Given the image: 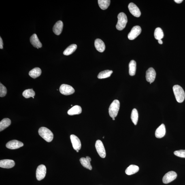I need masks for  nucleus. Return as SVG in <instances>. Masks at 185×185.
<instances>
[{"label": "nucleus", "instance_id": "nucleus-1", "mask_svg": "<svg viewBox=\"0 0 185 185\" xmlns=\"http://www.w3.org/2000/svg\"><path fill=\"white\" fill-rule=\"evenodd\" d=\"M38 132L39 135L47 142H51L53 139V134L48 128L41 127L39 128Z\"/></svg>", "mask_w": 185, "mask_h": 185}, {"label": "nucleus", "instance_id": "nucleus-2", "mask_svg": "<svg viewBox=\"0 0 185 185\" xmlns=\"http://www.w3.org/2000/svg\"><path fill=\"white\" fill-rule=\"evenodd\" d=\"M173 90L177 101L179 103H182L185 97V94L182 87L176 85L173 86Z\"/></svg>", "mask_w": 185, "mask_h": 185}, {"label": "nucleus", "instance_id": "nucleus-3", "mask_svg": "<svg viewBox=\"0 0 185 185\" xmlns=\"http://www.w3.org/2000/svg\"><path fill=\"white\" fill-rule=\"evenodd\" d=\"M120 106V102L118 100H115L111 103L109 108V114L111 118H115L117 116Z\"/></svg>", "mask_w": 185, "mask_h": 185}, {"label": "nucleus", "instance_id": "nucleus-4", "mask_svg": "<svg viewBox=\"0 0 185 185\" xmlns=\"http://www.w3.org/2000/svg\"><path fill=\"white\" fill-rule=\"evenodd\" d=\"M118 21L116 26L117 29L121 31L125 28L128 22L126 15L124 12H120L118 16Z\"/></svg>", "mask_w": 185, "mask_h": 185}, {"label": "nucleus", "instance_id": "nucleus-5", "mask_svg": "<svg viewBox=\"0 0 185 185\" xmlns=\"http://www.w3.org/2000/svg\"><path fill=\"white\" fill-rule=\"evenodd\" d=\"M60 93L65 95H71L74 93L75 89L72 86L66 84H63L59 88Z\"/></svg>", "mask_w": 185, "mask_h": 185}, {"label": "nucleus", "instance_id": "nucleus-6", "mask_svg": "<svg viewBox=\"0 0 185 185\" xmlns=\"http://www.w3.org/2000/svg\"><path fill=\"white\" fill-rule=\"evenodd\" d=\"M95 148L98 154L102 158H105L106 156V152L101 141L97 140L95 143Z\"/></svg>", "mask_w": 185, "mask_h": 185}, {"label": "nucleus", "instance_id": "nucleus-7", "mask_svg": "<svg viewBox=\"0 0 185 185\" xmlns=\"http://www.w3.org/2000/svg\"><path fill=\"white\" fill-rule=\"evenodd\" d=\"M46 168L44 165H41L38 167L36 171V177L38 180L44 179L46 175Z\"/></svg>", "mask_w": 185, "mask_h": 185}, {"label": "nucleus", "instance_id": "nucleus-8", "mask_svg": "<svg viewBox=\"0 0 185 185\" xmlns=\"http://www.w3.org/2000/svg\"><path fill=\"white\" fill-rule=\"evenodd\" d=\"M142 31L141 28L139 26H135L132 28L131 31L128 34V38L130 40H133L140 35Z\"/></svg>", "mask_w": 185, "mask_h": 185}, {"label": "nucleus", "instance_id": "nucleus-9", "mask_svg": "<svg viewBox=\"0 0 185 185\" xmlns=\"http://www.w3.org/2000/svg\"><path fill=\"white\" fill-rule=\"evenodd\" d=\"M177 176V173L175 171H169L164 175L163 182L165 184H169L176 179Z\"/></svg>", "mask_w": 185, "mask_h": 185}, {"label": "nucleus", "instance_id": "nucleus-10", "mask_svg": "<svg viewBox=\"0 0 185 185\" xmlns=\"http://www.w3.org/2000/svg\"><path fill=\"white\" fill-rule=\"evenodd\" d=\"M70 139L74 150L76 151L80 150L81 147V144L79 138L76 135H70Z\"/></svg>", "mask_w": 185, "mask_h": 185}, {"label": "nucleus", "instance_id": "nucleus-11", "mask_svg": "<svg viewBox=\"0 0 185 185\" xmlns=\"http://www.w3.org/2000/svg\"><path fill=\"white\" fill-rule=\"evenodd\" d=\"M128 8L130 12L134 16L136 17H139L141 16V11L135 3H130L128 5Z\"/></svg>", "mask_w": 185, "mask_h": 185}, {"label": "nucleus", "instance_id": "nucleus-12", "mask_svg": "<svg viewBox=\"0 0 185 185\" xmlns=\"http://www.w3.org/2000/svg\"><path fill=\"white\" fill-rule=\"evenodd\" d=\"M156 77V72L154 69L151 67L146 72V78L147 81L150 83L154 82Z\"/></svg>", "mask_w": 185, "mask_h": 185}, {"label": "nucleus", "instance_id": "nucleus-13", "mask_svg": "<svg viewBox=\"0 0 185 185\" xmlns=\"http://www.w3.org/2000/svg\"><path fill=\"white\" fill-rule=\"evenodd\" d=\"M23 144L21 142L17 140H13L7 143L6 146L8 148L14 150L19 148L23 146Z\"/></svg>", "mask_w": 185, "mask_h": 185}, {"label": "nucleus", "instance_id": "nucleus-14", "mask_svg": "<svg viewBox=\"0 0 185 185\" xmlns=\"http://www.w3.org/2000/svg\"><path fill=\"white\" fill-rule=\"evenodd\" d=\"M15 162L10 159H3L0 161V167L4 168H11L14 166Z\"/></svg>", "mask_w": 185, "mask_h": 185}, {"label": "nucleus", "instance_id": "nucleus-15", "mask_svg": "<svg viewBox=\"0 0 185 185\" xmlns=\"http://www.w3.org/2000/svg\"><path fill=\"white\" fill-rule=\"evenodd\" d=\"M80 161L83 167L90 170H92V167L90 163V161H91V159L90 157L87 156L86 158H81Z\"/></svg>", "mask_w": 185, "mask_h": 185}, {"label": "nucleus", "instance_id": "nucleus-16", "mask_svg": "<svg viewBox=\"0 0 185 185\" xmlns=\"http://www.w3.org/2000/svg\"><path fill=\"white\" fill-rule=\"evenodd\" d=\"M30 41L33 46L38 49L41 48L42 45L39 41L36 34H34L30 38Z\"/></svg>", "mask_w": 185, "mask_h": 185}, {"label": "nucleus", "instance_id": "nucleus-17", "mask_svg": "<svg viewBox=\"0 0 185 185\" xmlns=\"http://www.w3.org/2000/svg\"><path fill=\"white\" fill-rule=\"evenodd\" d=\"M63 23L61 21H59L56 23L53 28V31L56 35H59L63 31Z\"/></svg>", "mask_w": 185, "mask_h": 185}, {"label": "nucleus", "instance_id": "nucleus-18", "mask_svg": "<svg viewBox=\"0 0 185 185\" xmlns=\"http://www.w3.org/2000/svg\"><path fill=\"white\" fill-rule=\"evenodd\" d=\"M165 126L164 124H162L156 130L155 137L157 138H161L165 135Z\"/></svg>", "mask_w": 185, "mask_h": 185}, {"label": "nucleus", "instance_id": "nucleus-19", "mask_svg": "<svg viewBox=\"0 0 185 185\" xmlns=\"http://www.w3.org/2000/svg\"><path fill=\"white\" fill-rule=\"evenodd\" d=\"M95 46L98 51L103 52L105 49V45L103 41L100 39H96L95 41Z\"/></svg>", "mask_w": 185, "mask_h": 185}, {"label": "nucleus", "instance_id": "nucleus-20", "mask_svg": "<svg viewBox=\"0 0 185 185\" xmlns=\"http://www.w3.org/2000/svg\"><path fill=\"white\" fill-rule=\"evenodd\" d=\"M81 107L79 105H75L73 107L68 111V114L70 116L79 115L81 113Z\"/></svg>", "mask_w": 185, "mask_h": 185}, {"label": "nucleus", "instance_id": "nucleus-21", "mask_svg": "<svg viewBox=\"0 0 185 185\" xmlns=\"http://www.w3.org/2000/svg\"><path fill=\"white\" fill-rule=\"evenodd\" d=\"M139 170V168L138 166L132 165H130L126 169L125 173L126 175H131L135 174Z\"/></svg>", "mask_w": 185, "mask_h": 185}, {"label": "nucleus", "instance_id": "nucleus-22", "mask_svg": "<svg viewBox=\"0 0 185 185\" xmlns=\"http://www.w3.org/2000/svg\"><path fill=\"white\" fill-rule=\"evenodd\" d=\"M136 68V62L135 60H131L129 64V73L130 75L134 76L135 75Z\"/></svg>", "mask_w": 185, "mask_h": 185}, {"label": "nucleus", "instance_id": "nucleus-23", "mask_svg": "<svg viewBox=\"0 0 185 185\" xmlns=\"http://www.w3.org/2000/svg\"><path fill=\"white\" fill-rule=\"evenodd\" d=\"M41 71L39 68H35L32 69L29 72L30 77L33 79H35L39 77L41 74Z\"/></svg>", "mask_w": 185, "mask_h": 185}, {"label": "nucleus", "instance_id": "nucleus-24", "mask_svg": "<svg viewBox=\"0 0 185 185\" xmlns=\"http://www.w3.org/2000/svg\"><path fill=\"white\" fill-rule=\"evenodd\" d=\"M11 121L10 119H3L0 122V131H3L10 125Z\"/></svg>", "mask_w": 185, "mask_h": 185}, {"label": "nucleus", "instance_id": "nucleus-25", "mask_svg": "<svg viewBox=\"0 0 185 185\" xmlns=\"http://www.w3.org/2000/svg\"><path fill=\"white\" fill-rule=\"evenodd\" d=\"M77 48V45L76 44H72L66 49L64 50L63 54L66 56H68L72 54L75 51Z\"/></svg>", "mask_w": 185, "mask_h": 185}, {"label": "nucleus", "instance_id": "nucleus-26", "mask_svg": "<svg viewBox=\"0 0 185 185\" xmlns=\"http://www.w3.org/2000/svg\"><path fill=\"white\" fill-rule=\"evenodd\" d=\"M98 2L100 8L102 10H105L110 5V0H99Z\"/></svg>", "mask_w": 185, "mask_h": 185}, {"label": "nucleus", "instance_id": "nucleus-27", "mask_svg": "<svg viewBox=\"0 0 185 185\" xmlns=\"http://www.w3.org/2000/svg\"><path fill=\"white\" fill-rule=\"evenodd\" d=\"M113 71L112 70H106L100 72L98 75L97 78L99 79H105L111 76Z\"/></svg>", "mask_w": 185, "mask_h": 185}, {"label": "nucleus", "instance_id": "nucleus-28", "mask_svg": "<svg viewBox=\"0 0 185 185\" xmlns=\"http://www.w3.org/2000/svg\"><path fill=\"white\" fill-rule=\"evenodd\" d=\"M154 37L157 40L162 39L164 36V34L163 30L160 28H156L154 32Z\"/></svg>", "mask_w": 185, "mask_h": 185}, {"label": "nucleus", "instance_id": "nucleus-29", "mask_svg": "<svg viewBox=\"0 0 185 185\" xmlns=\"http://www.w3.org/2000/svg\"><path fill=\"white\" fill-rule=\"evenodd\" d=\"M131 118L133 123L136 125L138 120V113L137 109L134 108L132 110Z\"/></svg>", "mask_w": 185, "mask_h": 185}, {"label": "nucleus", "instance_id": "nucleus-30", "mask_svg": "<svg viewBox=\"0 0 185 185\" xmlns=\"http://www.w3.org/2000/svg\"><path fill=\"white\" fill-rule=\"evenodd\" d=\"M22 95L26 99L34 97L35 95V92L32 89L26 90L23 92Z\"/></svg>", "mask_w": 185, "mask_h": 185}, {"label": "nucleus", "instance_id": "nucleus-31", "mask_svg": "<svg viewBox=\"0 0 185 185\" xmlns=\"http://www.w3.org/2000/svg\"><path fill=\"white\" fill-rule=\"evenodd\" d=\"M7 93L6 88L1 83L0 84V96L1 97H4L6 95Z\"/></svg>", "mask_w": 185, "mask_h": 185}, {"label": "nucleus", "instance_id": "nucleus-32", "mask_svg": "<svg viewBox=\"0 0 185 185\" xmlns=\"http://www.w3.org/2000/svg\"><path fill=\"white\" fill-rule=\"evenodd\" d=\"M175 155L179 157L185 158V150H180L175 151L174 152Z\"/></svg>", "mask_w": 185, "mask_h": 185}, {"label": "nucleus", "instance_id": "nucleus-33", "mask_svg": "<svg viewBox=\"0 0 185 185\" xmlns=\"http://www.w3.org/2000/svg\"><path fill=\"white\" fill-rule=\"evenodd\" d=\"M3 43L2 39L1 37H0V48L1 49H3Z\"/></svg>", "mask_w": 185, "mask_h": 185}, {"label": "nucleus", "instance_id": "nucleus-34", "mask_svg": "<svg viewBox=\"0 0 185 185\" xmlns=\"http://www.w3.org/2000/svg\"><path fill=\"white\" fill-rule=\"evenodd\" d=\"M174 1L177 3H180L183 1V0H175Z\"/></svg>", "mask_w": 185, "mask_h": 185}, {"label": "nucleus", "instance_id": "nucleus-35", "mask_svg": "<svg viewBox=\"0 0 185 185\" xmlns=\"http://www.w3.org/2000/svg\"><path fill=\"white\" fill-rule=\"evenodd\" d=\"M158 43H159V44H163V41H162V39H159V40H158Z\"/></svg>", "mask_w": 185, "mask_h": 185}, {"label": "nucleus", "instance_id": "nucleus-36", "mask_svg": "<svg viewBox=\"0 0 185 185\" xmlns=\"http://www.w3.org/2000/svg\"><path fill=\"white\" fill-rule=\"evenodd\" d=\"M113 120H115V118H113Z\"/></svg>", "mask_w": 185, "mask_h": 185}, {"label": "nucleus", "instance_id": "nucleus-37", "mask_svg": "<svg viewBox=\"0 0 185 185\" xmlns=\"http://www.w3.org/2000/svg\"><path fill=\"white\" fill-rule=\"evenodd\" d=\"M77 152H79V150H77L76 151Z\"/></svg>", "mask_w": 185, "mask_h": 185}, {"label": "nucleus", "instance_id": "nucleus-38", "mask_svg": "<svg viewBox=\"0 0 185 185\" xmlns=\"http://www.w3.org/2000/svg\"><path fill=\"white\" fill-rule=\"evenodd\" d=\"M103 138H104V137H103Z\"/></svg>", "mask_w": 185, "mask_h": 185}, {"label": "nucleus", "instance_id": "nucleus-39", "mask_svg": "<svg viewBox=\"0 0 185 185\" xmlns=\"http://www.w3.org/2000/svg\"><path fill=\"white\" fill-rule=\"evenodd\" d=\"M152 84V83H150V84Z\"/></svg>", "mask_w": 185, "mask_h": 185}, {"label": "nucleus", "instance_id": "nucleus-40", "mask_svg": "<svg viewBox=\"0 0 185 185\" xmlns=\"http://www.w3.org/2000/svg\"><path fill=\"white\" fill-rule=\"evenodd\" d=\"M33 99H34V97H33Z\"/></svg>", "mask_w": 185, "mask_h": 185}]
</instances>
